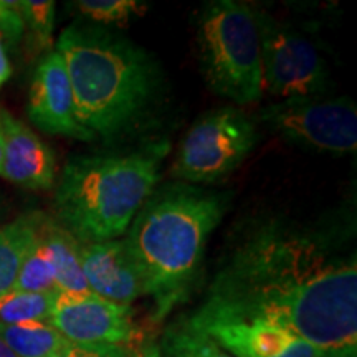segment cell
<instances>
[{
	"instance_id": "6da1fadb",
	"label": "cell",
	"mask_w": 357,
	"mask_h": 357,
	"mask_svg": "<svg viewBox=\"0 0 357 357\" xmlns=\"http://www.w3.org/2000/svg\"><path fill=\"white\" fill-rule=\"evenodd\" d=\"M199 310L261 321L319 351L357 349V260L337 234L283 218L252 223Z\"/></svg>"
},
{
	"instance_id": "7a4b0ae2",
	"label": "cell",
	"mask_w": 357,
	"mask_h": 357,
	"mask_svg": "<svg viewBox=\"0 0 357 357\" xmlns=\"http://www.w3.org/2000/svg\"><path fill=\"white\" fill-rule=\"evenodd\" d=\"M75 109L93 139L113 141L139 126L153 109L160 73L153 56L108 26L73 24L56 43Z\"/></svg>"
},
{
	"instance_id": "3957f363",
	"label": "cell",
	"mask_w": 357,
	"mask_h": 357,
	"mask_svg": "<svg viewBox=\"0 0 357 357\" xmlns=\"http://www.w3.org/2000/svg\"><path fill=\"white\" fill-rule=\"evenodd\" d=\"M225 211L223 195L172 184L154 190L136 213L124 242L142 276L144 294L154 300L155 321L189 296L208 238Z\"/></svg>"
},
{
	"instance_id": "277c9868",
	"label": "cell",
	"mask_w": 357,
	"mask_h": 357,
	"mask_svg": "<svg viewBox=\"0 0 357 357\" xmlns=\"http://www.w3.org/2000/svg\"><path fill=\"white\" fill-rule=\"evenodd\" d=\"M167 151V142H154L132 153L70 159L56 187V225L82 245L121 236L154 192Z\"/></svg>"
},
{
	"instance_id": "5b68a950",
	"label": "cell",
	"mask_w": 357,
	"mask_h": 357,
	"mask_svg": "<svg viewBox=\"0 0 357 357\" xmlns=\"http://www.w3.org/2000/svg\"><path fill=\"white\" fill-rule=\"evenodd\" d=\"M197 52L205 82L245 106L261 100V38L257 10L235 0L205 3L197 17Z\"/></svg>"
},
{
	"instance_id": "8992f818",
	"label": "cell",
	"mask_w": 357,
	"mask_h": 357,
	"mask_svg": "<svg viewBox=\"0 0 357 357\" xmlns=\"http://www.w3.org/2000/svg\"><path fill=\"white\" fill-rule=\"evenodd\" d=\"M257 10L261 38L263 91L278 101L331 91V70L318 45L298 26Z\"/></svg>"
},
{
	"instance_id": "52a82bcc",
	"label": "cell",
	"mask_w": 357,
	"mask_h": 357,
	"mask_svg": "<svg viewBox=\"0 0 357 357\" xmlns=\"http://www.w3.org/2000/svg\"><path fill=\"white\" fill-rule=\"evenodd\" d=\"M257 144L255 121L223 106L204 114L178 147L172 174L187 184L218 182L235 171Z\"/></svg>"
},
{
	"instance_id": "ba28073f",
	"label": "cell",
	"mask_w": 357,
	"mask_h": 357,
	"mask_svg": "<svg viewBox=\"0 0 357 357\" xmlns=\"http://www.w3.org/2000/svg\"><path fill=\"white\" fill-rule=\"evenodd\" d=\"M255 121L303 149L352 154L357 147V109L351 98H294L257 111Z\"/></svg>"
},
{
	"instance_id": "9c48e42d",
	"label": "cell",
	"mask_w": 357,
	"mask_h": 357,
	"mask_svg": "<svg viewBox=\"0 0 357 357\" xmlns=\"http://www.w3.org/2000/svg\"><path fill=\"white\" fill-rule=\"evenodd\" d=\"M187 324L234 357H321L324 352L287 329L261 321L197 310Z\"/></svg>"
},
{
	"instance_id": "30bf717a",
	"label": "cell",
	"mask_w": 357,
	"mask_h": 357,
	"mask_svg": "<svg viewBox=\"0 0 357 357\" xmlns=\"http://www.w3.org/2000/svg\"><path fill=\"white\" fill-rule=\"evenodd\" d=\"M48 323L75 344L126 346L137 333L131 306L105 300L95 293L56 291Z\"/></svg>"
},
{
	"instance_id": "8fae6325",
	"label": "cell",
	"mask_w": 357,
	"mask_h": 357,
	"mask_svg": "<svg viewBox=\"0 0 357 357\" xmlns=\"http://www.w3.org/2000/svg\"><path fill=\"white\" fill-rule=\"evenodd\" d=\"M26 113L40 131L93 141L91 134L78 121L68 75L56 50L48 53L35 70Z\"/></svg>"
},
{
	"instance_id": "7c38bea8",
	"label": "cell",
	"mask_w": 357,
	"mask_h": 357,
	"mask_svg": "<svg viewBox=\"0 0 357 357\" xmlns=\"http://www.w3.org/2000/svg\"><path fill=\"white\" fill-rule=\"evenodd\" d=\"M82 266L89 291L105 300L129 306L144 296L142 276L124 240L82 245Z\"/></svg>"
},
{
	"instance_id": "4fadbf2b",
	"label": "cell",
	"mask_w": 357,
	"mask_h": 357,
	"mask_svg": "<svg viewBox=\"0 0 357 357\" xmlns=\"http://www.w3.org/2000/svg\"><path fill=\"white\" fill-rule=\"evenodd\" d=\"M3 132L2 174L12 184L45 190L55 182V154L32 129L10 113H0Z\"/></svg>"
},
{
	"instance_id": "5bb4252c",
	"label": "cell",
	"mask_w": 357,
	"mask_h": 357,
	"mask_svg": "<svg viewBox=\"0 0 357 357\" xmlns=\"http://www.w3.org/2000/svg\"><path fill=\"white\" fill-rule=\"evenodd\" d=\"M42 213H26L0 227V298L15 287L17 276L37 242L45 222Z\"/></svg>"
},
{
	"instance_id": "9a60e30c",
	"label": "cell",
	"mask_w": 357,
	"mask_h": 357,
	"mask_svg": "<svg viewBox=\"0 0 357 357\" xmlns=\"http://www.w3.org/2000/svg\"><path fill=\"white\" fill-rule=\"evenodd\" d=\"M45 236L55 263L56 291L66 294L91 293L82 266V243L50 218L45 222Z\"/></svg>"
},
{
	"instance_id": "2e32d148",
	"label": "cell",
	"mask_w": 357,
	"mask_h": 357,
	"mask_svg": "<svg viewBox=\"0 0 357 357\" xmlns=\"http://www.w3.org/2000/svg\"><path fill=\"white\" fill-rule=\"evenodd\" d=\"M0 339L19 357H52L70 342L48 321L0 324Z\"/></svg>"
},
{
	"instance_id": "e0dca14e",
	"label": "cell",
	"mask_w": 357,
	"mask_h": 357,
	"mask_svg": "<svg viewBox=\"0 0 357 357\" xmlns=\"http://www.w3.org/2000/svg\"><path fill=\"white\" fill-rule=\"evenodd\" d=\"M47 222V218H45ZM45 222L40 230V235L35 242L33 248L30 250L29 257L25 258L20 273L17 276L13 289L29 293H53L56 291L55 281V263L50 245L45 236Z\"/></svg>"
},
{
	"instance_id": "ac0fdd59",
	"label": "cell",
	"mask_w": 357,
	"mask_h": 357,
	"mask_svg": "<svg viewBox=\"0 0 357 357\" xmlns=\"http://www.w3.org/2000/svg\"><path fill=\"white\" fill-rule=\"evenodd\" d=\"M56 291L29 293L10 289L0 298V324H20L48 321L55 305Z\"/></svg>"
},
{
	"instance_id": "d6986e66",
	"label": "cell",
	"mask_w": 357,
	"mask_h": 357,
	"mask_svg": "<svg viewBox=\"0 0 357 357\" xmlns=\"http://www.w3.org/2000/svg\"><path fill=\"white\" fill-rule=\"evenodd\" d=\"M160 352H162V357H234L211 337L187 324L185 321L167 329L164 334Z\"/></svg>"
},
{
	"instance_id": "ffe728a7",
	"label": "cell",
	"mask_w": 357,
	"mask_h": 357,
	"mask_svg": "<svg viewBox=\"0 0 357 357\" xmlns=\"http://www.w3.org/2000/svg\"><path fill=\"white\" fill-rule=\"evenodd\" d=\"M75 8L88 24L101 26L126 25L131 19L142 17L147 10L144 2L136 0H78Z\"/></svg>"
},
{
	"instance_id": "44dd1931",
	"label": "cell",
	"mask_w": 357,
	"mask_h": 357,
	"mask_svg": "<svg viewBox=\"0 0 357 357\" xmlns=\"http://www.w3.org/2000/svg\"><path fill=\"white\" fill-rule=\"evenodd\" d=\"M24 26L29 29L32 48L45 50L52 45L55 26V2L52 0H24L20 2Z\"/></svg>"
},
{
	"instance_id": "7402d4cb",
	"label": "cell",
	"mask_w": 357,
	"mask_h": 357,
	"mask_svg": "<svg viewBox=\"0 0 357 357\" xmlns=\"http://www.w3.org/2000/svg\"><path fill=\"white\" fill-rule=\"evenodd\" d=\"M52 357H132L126 346L118 344H75L68 342Z\"/></svg>"
},
{
	"instance_id": "603a6c76",
	"label": "cell",
	"mask_w": 357,
	"mask_h": 357,
	"mask_svg": "<svg viewBox=\"0 0 357 357\" xmlns=\"http://www.w3.org/2000/svg\"><path fill=\"white\" fill-rule=\"evenodd\" d=\"M24 19H22L20 2H6L0 0V37L8 43H17L24 33Z\"/></svg>"
},
{
	"instance_id": "cb8c5ba5",
	"label": "cell",
	"mask_w": 357,
	"mask_h": 357,
	"mask_svg": "<svg viewBox=\"0 0 357 357\" xmlns=\"http://www.w3.org/2000/svg\"><path fill=\"white\" fill-rule=\"evenodd\" d=\"M12 75V66L10 61H8L7 52H6V45H3V40L0 37V88L3 86V83L10 78Z\"/></svg>"
},
{
	"instance_id": "d4e9b609",
	"label": "cell",
	"mask_w": 357,
	"mask_h": 357,
	"mask_svg": "<svg viewBox=\"0 0 357 357\" xmlns=\"http://www.w3.org/2000/svg\"><path fill=\"white\" fill-rule=\"evenodd\" d=\"M132 357H162V352H160V346L158 342H147L146 346H142L136 354Z\"/></svg>"
},
{
	"instance_id": "484cf974",
	"label": "cell",
	"mask_w": 357,
	"mask_h": 357,
	"mask_svg": "<svg viewBox=\"0 0 357 357\" xmlns=\"http://www.w3.org/2000/svg\"><path fill=\"white\" fill-rule=\"evenodd\" d=\"M357 349H342V351H328L321 357H356Z\"/></svg>"
},
{
	"instance_id": "4316f807",
	"label": "cell",
	"mask_w": 357,
	"mask_h": 357,
	"mask_svg": "<svg viewBox=\"0 0 357 357\" xmlns=\"http://www.w3.org/2000/svg\"><path fill=\"white\" fill-rule=\"evenodd\" d=\"M0 357H19V356H17L15 352H13L10 347H8L6 342L0 339Z\"/></svg>"
},
{
	"instance_id": "83f0119b",
	"label": "cell",
	"mask_w": 357,
	"mask_h": 357,
	"mask_svg": "<svg viewBox=\"0 0 357 357\" xmlns=\"http://www.w3.org/2000/svg\"><path fill=\"white\" fill-rule=\"evenodd\" d=\"M3 166V132H2V124H0V174H2Z\"/></svg>"
}]
</instances>
